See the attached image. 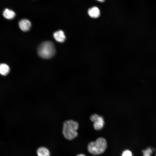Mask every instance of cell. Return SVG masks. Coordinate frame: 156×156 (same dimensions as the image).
Instances as JSON below:
<instances>
[{
  "instance_id": "obj_1",
  "label": "cell",
  "mask_w": 156,
  "mask_h": 156,
  "mask_svg": "<svg viewBox=\"0 0 156 156\" xmlns=\"http://www.w3.org/2000/svg\"><path fill=\"white\" fill-rule=\"evenodd\" d=\"M78 123L74 120H69L66 121L63 123L62 134L67 140H71L78 136L77 131L79 128Z\"/></svg>"
},
{
  "instance_id": "obj_2",
  "label": "cell",
  "mask_w": 156,
  "mask_h": 156,
  "mask_svg": "<svg viewBox=\"0 0 156 156\" xmlns=\"http://www.w3.org/2000/svg\"><path fill=\"white\" fill-rule=\"evenodd\" d=\"M107 147V142L103 138H97L95 141L90 142L88 146V150L90 153L99 155L103 153Z\"/></svg>"
},
{
  "instance_id": "obj_3",
  "label": "cell",
  "mask_w": 156,
  "mask_h": 156,
  "mask_svg": "<svg viewBox=\"0 0 156 156\" xmlns=\"http://www.w3.org/2000/svg\"><path fill=\"white\" fill-rule=\"evenodd\" d=\"M55 50L53 43L49 41H46L42 43L38 49V55L44 59H49L54 55Z\"/></svg>"
},
{
  "instance_id": "obj_4",
  "label": "cell",
  "mask_w": 156,
  "mask_h": 156,
  "mask_svg": "<svg viewBox=\"0 0 156 156\" xmlns=\"http://www.w3.org/2000/svg\"><path fill=\"white\" fill-rule=\"evenodd\" d=\"M93 122L94 128L97 130H100L102 129L105 124L103 117L100 116H99Z\"/></svg>"
},
{
  "instance_id": "obj_5",
  "label": "cell",
  "mask_w": 156,
  "mask_h": 156,
  "mask_svg": "<svg viewBox=\"0 0 156 156\" xmlns=\"http://www.w3.org/2000/svg\"><path fill=\"white\" fill-rule=\"evenodd\" d=\"M18 25L21 29L24 31H28L31 27L30 22L28 20L23 19L19 22Z\"/></svg>"
},
{
  "instance_id": "obj_6",
  "label": "cell",
  "mask_w": 156,
  "mask_h": 156,
  "mask_svg": "<svg viewBox=\"0 0 156 156\" xmlns=\"http://www.w3.org/2000/svg\"><path fill=\"white\" fill-rule=\"evenodd\" d=\"M88 13L91 17L96 18L100 15V11L98 8L94 6L89 8L88 10Z\"/></svg>"
},
{
  "instance_id": "obj_7",
  "label": "cell",
  "mask_w": 156,
  "mask_h": 156,
  "mask_svg": "<svg viewBox=\"0 0 156 156\" xmlns=\"http://www.w3.org/2000/svg\"><path fill=\"white\" fill-rule=\"evenodd\" d=\"M55 39L59 42H63L65 39V36L63 31L61 30L57 31L53 34Z\"/></svg>"
},
{
  "instance_id": "obj_8",
  "label": "cell",
  "mask_w": 156,
  "mask_h": 156,
  "mask_svg": "<svg viewBox=\"0 0 156 156\" xmlns=\"http://www.w3.org/2000/svg\"><path fill=\"white\" fill-rule=\"evenodd\" d=\"M38 156H50V153L49 150L46 147L41 146L38 148L36 151Z\"/></svg>"
},
{
  "instance_id": "obj_9",
  "label": "cell",
  "mask_w": 156,
  "mask_h": 156,
  "mask_svg": "<svg viewBox=\"0 0 156 156\" xmlns=\"http://www.w3.org/2000/svg\"><path fill=\"white\" fill-rule=\"evenodd\" d=\"M3 14L4 18L8 19H11L13 18L16 15L14 11L7 8L4 10Z\"/></svg>"
},
{
  "instance_id": "obj_10",
  "label": "cell",
  "mask_w": 156,
  "mask_h": 156,
  "mask_svg": "<svg viewBox=\"0 0 156 156\" xmlns=\"http://www.w3.org/2000/svg\"><path fill=\"white\" fill-rule=\"evenodd\" d=\"M10 68L9 66L5 64H0V74L4 76L7 75L9 72Z\"/></svg>"
},
{
  "instance_id": "obj_11",
  "label": "cell",
  "mask_w": 156,
  "mask_h": 156,
  "mask_svg": "<svg viewBox=\"0 0 156 156\" xmlns=\"http://www.w3.org/2000/svg\"><path fill=\"white\" fill-rule=\"evenodd\" d=\"M142 152L143 156H151L153 151L151 148L148 147L146 149L143 150Z\"/></svg>"
},
{
  "instance_id": "obj_12",
  "label": "cell",
  "mask_w": 156,
  "mask_h": 156,
  "mask_svg": "<svg viewBox=\"0 0 156 156\" xmlns=\"http://www.w3.org/2000/svg\"><path fill=\"white\" fill-rule=\"evenodd\" d=\"M121 156H132V153L130 151L126 150L123 152Z\"/></svg>"
},
{
  "instance_id": "obj_13",
  "label": "cell",
  "mask_w": 156,
  "mask_h": 156,
  "mask_svg": "<svg viewBox=\"0 0 156 156\" xmlns=\"http://www.w3.org/2000/svg\"><path fill=\"white\" fill-rule=\"evenodd\" d=\"M77 156H86L83 154H80L77 155Z\"/></svg>"
},
{
  "instance_id": "obj_14",
  "label": "cell",
  "mask_w": 156,
  "mask_h": 156,
  "mask_svg": "<svg viewBox=\"0 0 156 156\" xmlns=\"http://www.w3.org/2000/svg\"><path fill=\"white\" fill-rule=\"evenodd\" d=\"M97 1L101 2H104L105 0H96Z\"/></svg>"
}]
</instances>
